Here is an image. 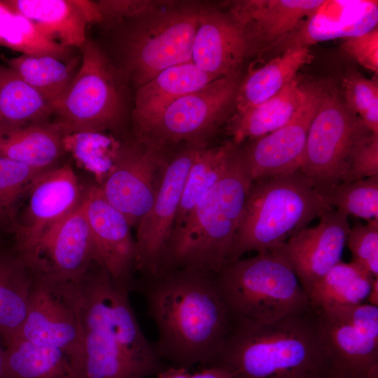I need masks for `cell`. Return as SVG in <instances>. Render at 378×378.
Masks as SVG:
<instances>
[{"label": "cell", "mask_w": 378, "mask_h": 378, "mask_svg": "<svg viewBox=\"0 0 378 378\" xmlns=\"http://www.w3.org/2000/svg\"><path fill=\"white\" fill-rule=\"evenodd\" d=\"M371 132L328 81L309 128L299 171L316 190L346 182L353 153Z\"/></svg>", "instance_id": "9c48e42d"}, {"label": "cell", "mask_w": 378, "mask_h": 378, "mask_svg": "<svg viewBox=\"0 0 378 378\" xmlns=\"http://www.w3.org/2000/svg\"><path fill=\"white\" fill-rule=\"evenodd\" d=\"M341 49L364 68L377 74L378 27L362 34L344 38Z\"/></svg>", "instance_id": "60d3db41"}, {"label": "cell", "mask_w": 378, "mask_h": 378, "mask_svg": "<svg viewBox=\"0 0 378 378\" xmlns=\"http://www.w3.org/2000/svg\"><path fill=\"white\" fill-rule=\"evenodd\" d=\"M366 303L378 307V278H374Z\"/></svg>", "instance_id": "f6af8a7d"}, {"label": "cell", "mask_w": 378, "mask_h": 378, "mask_svg": "<svg viewBox=\"0 0 378 378\" xmlns=\"http://www.w3.org/2000/svg\"><path fill=\"white\" fill-rule=\"evenodd\" d=\"M160 1L144 0H104L97 1L102 22L130 20L156 6Z\"/></svg>", "instance_id": "b9f144b4"}, {"label": "cell", "mask_w": 378, "mask_h": 378, "mask_svg": "<svg viewBox=\"0 0 378 378\" xmlns=\"http://www.w3.org/2000/svg\"><path fill=\"white\" fill-rule=\"evenodd\" d=\"M331 209L299 170L253 181L227 262L281 246Z\"/></svg>", "instance_id": "5b68a950"}, {"label": "cell", "mask_w": 378, "mask_h": 378, "mask_svg": "<svg viewBox=\"0 0 378 378\" xmlns=\"http://www.w3.org/2000/svg\"><path fill=\"white\" fill-rule=\"evenodd\" d=\"M202 7L160 1L133 20L120 43L124 71L137 87L160 72L191 60Z\"/></svg>", "instance_id": "52a82bcc"}, {"label": "cell", "mask_w": 378, "mask_h": 378, "mask_svg": "<svg viewBox=\"0 0 378 378\" xmlns=\"http://www.w3.org/2000/svg\"><path fill=\"white\" fill-rule=\"evenodd\" d=\"M378 176V134L365 136L356 146L346 182Z\"/></svg>", "instance_id": "ab89813d"}, {"label": "cell", "mask_w": 378, "mask_h": 378, "mask_svg": "<svg viewBox=\"0 0 378 378\" xmlns=\"http://www.w3.org/2000/svg\"><path fill=\"white\" fill-rule=\"evenodd\" d=\"M0 45L20 55H48L70 60L72 48L46 36L28 18L0 0Z\"/></svg>", "instance_id": "836d02e7"}, {"label": "cell", "mask_w": 378, "mask_h": 378, "mask_svg": "<svg viewBox=\"0 0 378 378\" xmlns=\"http://www.w3.org/2000/svg\"><path fill=\"white\" fill-rule=\"evenodd\" d=\"M328 81L303 83L300 106L284 126L259 139L248 141L238 153L252 181L290 174L300 169L312 120Z\"/></svg>", "instance_id": "4fadbf2b"}, {"label": "cell", "mask_w": 378, "mask_h": 378, "mask_svg": "<svg viewBox=\"0 0 378 378\" xmlns=\"http://www.w3.org/2000/svg\"><path fill=\"white\" fill-rule=\"evenodd\" d=\"M323 0H244L227 13L244 40L247 55L263 53L293 32Z\"/></svg>", "instance_id": "ffe728a7"}, {"label": "cell", "mask_w": 378, "mask_h": 378, "mask_svg": "<svg viewBox=\"0 0 378 378\" xmlns=\"http://www.w3.org/2000/svg\"><path fill=\"white\" fill-rule=\"evenodd\" d=\"M349 230L348 216L331 209L316 225L301 230L281 246L306 294L342 261Z\"/></svg>", "instance_id": "d6986e66"}, {"label": "cell", "mask_w": 378, "mask_h": 378, "mask_svg": "<svg viewBox=\"0 0 378 378\" xmlns=\"http://www.w3.org/2000/svg\"><path fill=\"white\" fill-rule=\"evenodd\" d=\"M351 261L378 278V220L356 223L350 227L346 244Z\"/></svg>", "instance_id": "f35d334b"}, {"label": "cell", "mask_w": 378, "mask_h": 378, "mask_svg": "<svg viewBox=\"0 0 378 378\" xmlns=\"http://www.w3.org/2000/svg\"><path fill=\"white\" fill-rule=\"evenodd\" d=\"M6 62L52 107L72 82L80 65V55L64 60L48 55H20Z\"/></svg>", "instance_id": "1f68e13d"}, {"label": "cell", "mask_w": 378, "mask_h": 378, "mask_svg": "<svg viewBox=\"0 0 378 378\" xmlns=\"http://www.w3.org/2000/svg\"><path fill=\"white\" fill-rule=\"evenodd\" d=\"M65 134L54 120L29 124L0 136V156L46 171L64 153Z\"/></svg>", "instance_id": "484cf974"}, {"label": "cell", "mask_w": 378, "mask_h": 378, "mask_svg": "<svg viewBox=\"0 0 378 378\" xmlns=\"http://www.w3.org/2000/svg\"><path fill=\"white\" fill-rule=\"evenodd\" d=\"M317 190L330 207L346 216L378 220V176Z\"/></svg>", "instance_id": "d590c367"}, {"label": "cell", "mask_w": 378, "mask_h": 378, "mask_svg": "<svg viewBox=\"0 0 378 378\" xmlns=\"http://www.w3.org/2000/svg\"><path fill=\"white\" fill-rule=\"evenodd\" d=\"M374 279L354 262L340 261L307 293L309 305L318 311L365 303Z\"/></svg>", "instance_id": "f1b7e54d"}, {"label": "cell", "mask_w": 378, "mask_h": 378, "mask_svg": "<svg viewBox=\"0 0 378 378\" xmlns=\"http://www.w3.org/2000/svg\"><path fill=\"white\" fill-rule=\"evenodd\" d=\"M191 374L189 370L169 366L161 370L157 378H191Z\"/></svg>", "instance_id": "ee69618b"}, {"label": "cell", "mask_w": 378, "mask_h": 378, "mask_svg": "<svg viewBox=\"0 0 378 378\" xmlns=\"http://www.w3.org/2000/svg\"><path fill=\"white\" fill-rule=\"evenodd\" d=\"M312 57L308 47L295 46L285 50L265 65L250 69L239 84L234 104L236 112H242L276 94Z\"/></svg>", "instance_id": "4316f807"}, {"label": "cell", "mask_w": 378, "mask_h": 378, "mask_svg": "<svg viewBox=\"0 0 378 378\" xmlns=\"http://www.w3.org/2000/svg\"><path fill=\"white\" fill-rule=\"evenodd\" d=\"M5 351H6V346L0 336V378H6Z\"/></svg>", "instance_id": "bcb514c9"}, {"label": "cell", "mask_w": 378, "mask_h": 378, "mask_svg": "<svg viewBox=\"0 0 378 378\" xmlns=\"http://www.w3.org/2000/svg\"><path fill=\"white\" fill-rule=\"evenodd\" d=\"M5 374L6 378H77L75 363L68 354L20 337L6 346Z\"/></svg>", "instance_id": "f546056e"}, {"label": "cell", "mask_w": 378, "mask_h": 378, "mask_svg": "<svg viewBox=\"0 0 378 378\" xmlns=\"http://www.w3.org/2000/svg\"><path fill=\"white\" fill-rule=\"evenodd\" d=\"M191 378H232L225 369L217 365L202 367L199 371L191 374Z\"/></svg>", "instance_id": "7bdbcfd3"}, {"label": "cell", "mask_w": 378, "mask_h": 378, "mask_svg": "<svg viewBox=\"0 0 378 378\" xmlns=\"http://www.w3.org/2000/svg\"><path fill=\"white\" fill-rule=\"evenodd\" d=\"M316 312L327 378H378V307L365 302Z\"/></svg>", "instance_id": "8fae6325"}, {"label": "cell", "mask_w": 378, "mask_h": 378, "mask_svg": "<svg viewBox=\"0 0 378 378\" xmlns=\"http://www.w3.org/2000/svg\"><path fill=\"white\" fill-rule=\"evenodd\" d=\"M343 97L348 106L358 115L372 133L378 134V82L356 71L343 78Z\"/></svg>", "instance_id": "74e56055"}, {"label": "cell", "mask_w": 378, "mask_h": 378, "mask_svg": "<svg viewBox=\"0 0 378 378\" xmlns=\"http://www.w3.org/2000/svg\"><path fill=\"white\" fill-rule=\"evenodd\" d=\"M77 282L83 334L77 378H146L162 370L131 304V290L95 264Z\"/></svg>", "instance_id": "7a4b0ae2"}, {"label": "cell", "mask_w": 378, "mask_h": 378, "mask_svg": "<svg viewBox=\"0 0 378 378\" xmlns=\"http://www.w3.org/2000/svg\"><path fill=\"white\" fill-rule=\"evenodd\" d=\"M303 84L298 76L270 99L242 112H236L227 126L231 142L239 146L264 136L286 124L302 102Z\"/></svg>", "instance_id": "d4e9b609"}, {"label": "cell", "mask_w": 378, "mask_h": 378, "mask_svg": "<svg viewBox=\"0 0 378 378\" xmlns=\"http://www.w3.org/2000/svg\"><path fill=\"white\" fill-rule=\"evenodd\" d=\"M50 104L7 65L0 64V136L49 120Z\"/></svg>", "instance_id": "4dcf8cb0"}, {"label": "cell", "mask_w": 378, "mask_h": 378, "mask_svg": "<svg viewBox=\"0 0 378 378\" xmlns=\"http://www.w3.org/2000/svg\"><path fill=\"white\" fill-rule=\"evenodd\" d=\"M239 75L217 78L179 98L135 134L136 141L168 153L181 143L206 147L234 104Z\"/></svg>", "instance_id": "30bf717a"}, {"label": "cell", "mask_w": 378, "mask_h": 378, "mask_svg": "<svg viewBox=\"0 0 378 378\" xmlns=\"http://www.w3.org/2000/svg\"><path fill=\"white\" fill-rule=\"evenodd\" d=\"M48 38L69 48L85 44L89 24L82 0H6Z\"/></svg>", "instance_id": "cb8c5ba5"}, {"label": "cell", "mask_w": 378, "mask_h": 378, "mask_svg": "<svg viewBox=\"0 0 378 378\" xmlns=\"http://www.w3.org/2000/svg\"><path fill=\"white\" fill-rule=\"evenodd\" d=\"M34 276L14 249L0 248V336L5 346L20 332Z\"/></svg>", "instance_id": "83f0119b"}, {"label": "cell", "mask_w": 378, "mask_h": 378, "mask_svg": "<svg viewBox=\"0 0 378 378\" xmlns=\"http://www.w3.org/2000/svg\"><path fill=\"white\" fill-rule=\"evenodd\" d=\"M45 171L0 156V227L13 232L23 200Z\"/></svg>", "instance_id": "8d00e7d4"}, {"label": "cell", "mask_w": 378, "mask_h": 378, "mask_svg": "<svg viewBox=\"0 0 378 378\" xmlns=\"http://www.w3.org/2000/svg\"><path fill=\"white\" fill-rule=\"evenodd\" d=\"M81 204L90 232L94 264L118 286L132 290L136 244L131 225L106 200L98 185L83 191Z\"/></svg>", "instance_id": "e0dca14e"}, {"label": "cell", "mask_w": 378, "mask_h": 378, "mask_svg": "<svg viewBox=\"0 0 378 378\" xmlns=\"http://www.w3.org/2000/svg\"><path fill=\"white\" fill-rule=\"evenodd\" d=\"M201 148L187 146L172 155L153 204L136 226L135 271L142 276L159 272L188 173Z\"/></svg>", "instance_id": "9a60e30c"}, {"label": "cell", "mask_w": 378, "mask_h": 378, "mask_svg": "<svg viewBox=\"0 0 378 378\" xmlns=\"http://www.w3.org/2000/svg\"><path fill=\"white\" fill-rule=\"evenodd\" d=\"M133 290L144 298L158 332L153 344L162 360L187 370L213 365L232 323L215 276L170 270L142 276L134 281Z\"/></svg>", "instance_id": "6da1fadb"}, {"label": "cell", "mask_w": 378, "mask_h": 378, "mask_svg": "<svg viewBox=\"0 0 378 378\" xmlns=\"http://www.w3.org/2000/svg\"><path fill=\"white\" fill-rule=\"evenodd\" d=\"M377 1H324L290 34L270 50L284 52L337 38H346L377 26Z\"/></svg>", "instance_id": "44dd1931"}, {"label": "cell", "mask_w": 378, "mask_h": 378, "mask_svg": "<svg viewBox=\"0 0 378 378\" xmlns=\"http://www.w3.org/2000/svg\"><path fill=\"white\" fill-rule=\"evenodd\" d=\"M236 147L230 141L199 150L185 181L171 235L183 226L197 204L223 175Z\"/></svg>", "instance_id": "d6a6232c"}, {"label": "cell", "mask_w": 378, "mask_h": 378, "mask_svg": "<svg viewBox=\"0 0 378 378\" xmlns=\"http://www.w3.org/2000/svg\"><path fill=\"white\" fill-rule=\"evenodd\" d=\"M247 56L246 46L239 28L227 13L202 8L194 37V64L216 78L239 74Z\"/></svg>", "instance_id": "7402d4cb"}, {"label": "cell", "mask_w": 378, "mask_h": 378, "mask_svg": "<svg viewBox=\"0 0 378 378\" xmlns=\"http://www.w3.org/2000/svg\"><path fill=\"white\" fill-rule=\"evenodd\" d=\"M173 153L136 141L122 145L112 171L98 185L131 227H136L150 209Z\"/></svg>", "instance_id": "5bb4252c"}, {"label": "cell", "mask_w": 378, "mask_h": 378, "mask_svg": "<svg viewBox=\"0 0 378 378\" xmlns=\"http://www.w3.org/2000/svg\"><path fill=\"white\" fill-rule=\"evenodd\" d=\"M122 144L104 132H78L63 138L64 153L91 173L100 185L112 171Z\"/></svg>", "instance_id": "e575fe53"}, {"label": "cell", "mask_w": 378, "mask_h": 378, "mask_svg": "<svg viewBox=\"0 0 378 378\" xmlns=\"http://www.w3.org/2000/svg\"><path fill=\"white\" fill-rule=\"evenodd\" d=\"M21 257L34 274L72 281L83 276L94 262L81 202Z\"/></svg>", "instance_id": "ac0fdd59"}, {"label": "cell", "mask_w": 378, "mask_h": 378, "mask_svg": "<svg viewBox=\"0 0 378 378\" xmlns=\"http://www.w3.org/2000/svg\"><path fill=\"white\" fill-rule=\"evenodd\" d=\"M83 190L70 163L56 165L34 182L13 233V249L22 256L81 202Z\"/></svg>", "instance_id": "2e32d148"}, {"label": "cell", "mask_w": 378, "mask_h": 378, "mask_svg": "<svg viewBox=\"0 0 378 378\" xmlns=\"http://www.w3.org/2000/svg\"><path fill=\"white\" fill-rule=\"evenodd\" d=\"M215 281L232 319L271 323L310 307L281 246L227 262Z\"/></svg>", "instance_id": "8992f818"}, {"label": "cell", "mask_w": 378, "mask_h": 378, "mask_svg": "<svg viewBox=\"0 0 378 378\" xmlns=\"http://www.w3.org/2000/svg\"><path fill=\"white\" fill-rule=\"evenodd\" d=\"M217 78L206 74L192 61L168 68L137 88L132 111L134 135L153 121L179 98Z\"/></svg>", "instance_id": "603a6c76"}, {"label": "cell", "mask_w": 378, "mask_h": 378, "mask_svg": "<svg viewBox=\"0 0 378 378\" xmlns=\"http://www.w3.org/2000/svg\"><path fill=\"white\" fill-rule=\"evenodd\" d=\"M77 281L34 274L27 314L18 336L37 345L61 349L75 365L83 335Z\"/></svg>", "instance_id": "7c38bea8"}, {"label": "cell", "mask_w": 378, "mask_h": 378, "mask_svg": "<svg viewBox=\"0 0 378 378\" xmlns=\"http://www.w3.org/2000/svg\"><path fill=\"white\" fill-rule=\"evenodd\" d=\"M80 50L77 72L66 91L52 106L54 121L66 134L114 128L124 113L120 78L92 40L88 39Z\"/></svg>", "instance_id": "ba28073f"}, {"label": "cell", "mask_w": 378, "mask_h": 378, "mask_svg": "<svg viewBox=\"0 0 378 378\" xmlns=\"http://www.w3.org/2000/svg\"><path fill=\"white\" fill-rule=\"evenodd\" d=\"M213 365L225 369L232 378H327V354L316 312L309 307L271 323L232 319Z\"/></svg>", "instance_id": "3957f363"}, {"label": "cell", "mask_w": 378, "mask_h": 378, "mask_svg": "<svg viewBox=\"0 0 378 378\" xmlns=\"http://www.w3.org/2000/svg\"><path fill=\"white\" fill-rule=\"evenodd\" d=\"M252 182L237 146L223 175L170 236L158 273L186 270L215 276L227 262Z\"/></svg>", "instance_id": "277c9868"}]
</instances>
